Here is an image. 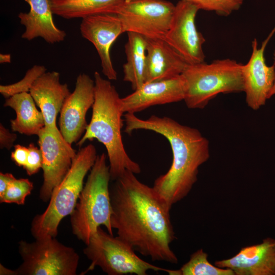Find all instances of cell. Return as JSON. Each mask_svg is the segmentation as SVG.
<instances>
[{"mask_svg":"<svg viewBox=\"0 0 275 275\" xmlns=\"http://www.w3.org/2000/svg\"><path fill=\"white\" fill-rule=\"evenodd\" d=\"M30 93L23 92L6 99L4 106L10 107L16 112V117L10 120L13 131L27 135L38 136L45 127L44 116L36 106Z\"/></svg>","mask_w":275,"mask_h":275,"instance_id":"cell-20","label":"cell"},{"mask_svg":"<svg viewBox=\"0 0 275 275\" xmlns=\"http://www.w3.org/2000/svg\"><path fill=\"white\" fill-rule=\"evenodd\" d=\"M95 100V82L86 73L76 78L74 91L66 100L60 112V131L70 145L78 142L88 124L86 114Z\"/></svg>","mask_w":275,"mask_h":275,"instance_id":"cell-12","label":"cell"},{"mask_svg":"<svg viewBox=\"0 0 275 275\" xmlns=\"http://www.w3.org/2000/svg\"><path fill=\"white\" fill-rule=\"evenodd\" d=\"M126 170L109 186L111 225L117 236L154 261L177 264L171 243L175 235L170 208L153 187Z\"/></svg>","mask_w":275,"mask_h":275,"instance_id":"cell-1","label":"cell"},{"mask_svg":"<svg viewBox=\"0 0 275 275\" xmlns=\"http://www.w3.org/2000/svg\"><path fill=\"white\" fill-rule=\"evenodd\" d=\"M97 155L92 144L76 153L69 171L53 189L46 209L35 215L32 221L31 232L35 239L57 236L61 221L74 209L84 186V178Z\"/></svg>","mask_w":275,"mask_h":275,"instance_id":"cell-5","label":"cell"},{"mask_svg":"<svg viewBox=\"0 0 275 275\" xmlns=\"http://www.w3.org/2000/svg\"><path fill=\"white\" fill-rule=\"evenodd\" d=\"M146 82L170 79L182 74L187 64L162 39L146 38Z\"/></svg>","mask_w":275,"mask_h":275,"instance_id":"cell-19","label":"cell"},{"mask_svg":"<svg viewBox=\"0 0 275 275\" xmlns=\"http://www.w3.org/2000/svg\"><path fill=\"white\" fill-rule=\"evenodd\" d=\"M124 132L143 129L163 136L171 146L172 163L168 172L154 181L153 188L170 208L187 196L198 180L199 167L209 157V142L197 129L168 117L152 115L142 119L134 113L124 115Z\"/></svg>","mask_w":275,"mask_h":275,"instance_id":"cell-2","label":"cell"},{"mask_svg":"<svg viewBox=\"0 0 275 275\" xmlns=\"http://www.w3.org/2000/svg\"><path fill=\"white\" fill-rule=\"evenodd\" d=\"M79 30L83 38L93 44L100 58L102 73L108 80L117 79L112 61L110 49L118 37L125 32L115 13H103L82 19Z\"/></svg>","mask_w":275,"mask_h":275,"instance_id":"cell-14","label":"cell"},{"mask_svg":"<svg viewBox=\"0 0 275 275\" xmlns=\"http://www.w3.org/2000/svg\"><path fill=\"white\" fill-rule=\"evenodd\" d=\"M125 0H49L53 14L66 19L115 13Z\"/></svg>","mask_w":275,"mask_h":275,"instance_id":"cell-22","label":"cell"},{"mask_svg":"<svg viewBox=\"0 0 275 275\" xmlns=\"http://www.w3.org/2000/svg\"><path fill=\"white\" fill-rule=\"evenodd\" d=\"M273 63L275 64V50L273 51ZM275 95V80L274 84L273 85V87L269 93V98H271L272 96Z\"/></svg>","mask_w":275,"mask_h":275,"instance_id":"cell-33","label":"cell"},{"mask_svg":"<svg viewBox=\"0 0 275 275\" xmlns=\"http://www.w3.org/2000/svg\"><path fill=\"white\" fill-rule=\"evenodd\" d=\"M186 90L182 74L162 80L145 82L131 94L121 98L124 113H135L156 105L183 101Z\"/></svg>","mask_w":275,"mask_h":275,"instance_id":"cell-15","label":"cell"},{"mask_svg":"<svg viewBox=\"0 0 275 275\" xmlns=\"http://www.w3.org/2000/svg\"><path fill=\"white\" fill-rule=\"evenodd\" d=\"M275 32V27L260 48L257 39L252 42V51L249 61L242 66L245 101L253 110L264 105L275 80V64L268 66L265 62L266 47Z\"/></svg>","mask_w":275,"mask_h":275,"instance_id":"cell-13","label":"cell"},{"mask_svg":"<svg viewBox=\"0 0 275 275\" xmlns=\"http://www.w3.org/2000/svg\"><path fill=\"white\" fill-rule=\"evenodd\" d=\"M83 250L84 254L91 261L85 274L98 266L108 275L135 274L146 275L148 270L164 271L166 269L154 265L138 257L133 248L118 236L98 228Z\"/></svg>","mask_w":275,"mask_h":275,"instance_id":"cell-7","label":"cell"},{"mask_svg":"<svg viewBox=\"0 0 275 275\" xmlns=\"http://www.w3.org/2000/svg\"><path fill=\"white\" fill-rule=\"evenodd\" d=\"M14 147V150L11 155V159L17 166L23 168L29 155L28 147L19 144L15 145Z\"/></svg>","mask_w":275,"mask_h":275,"instance_id":"cell-28","label":"cell"},{"mask_svg":"<svg viewBox=\"0 0 275 275\" xmlns=\"http://www.w3.org/2000/svg\"><path fill=\"white\" fill-rule=\"evenodd\" d=\"M208 254L201 249L193 253L189 261L178 269H168L170 275H234L233 270L214 266Z\"/></svg>","mask_w":275,"mask_h":275,"instance_id":"cell-23","label":"cell"},{"mask_svg":"<svg viewBox=\"0 0 275 275\" xmlns=\"http://www.w3.org/2000/svg\"><path fill=\"white\" fill-rule=\"evenodd\" d=\"M29 92L44 116L45 128L62 135L56 120L71 92L67 84L61 82L60 74L54 71L45 72L35 80Z\"/></svg>","mask_w":275,"mask_h":275,"instance_id":"cell-16","label":"cell"},{"mask_svg":"<svg viewBox=\"0 0 275 275\" xmlns=\"http://www.w3.org/2000/svg\"><path fill=\"white\" fill-rule=\"evenodd\" d=\"M17 139L15 133H11L9 130L0 124V148L9 150L13 146Z\"/></svg>","mask_w":275,"mask_h":275,"instance_id":"cell-29","label":"cell"},{"mask_svg":"<svg viewBox=\"0 0 275 275\" xmlns=\"http://www.w3.org/2000/svg\"><path fill=\"white\" fill-rule=\"evenodd\" d=\"M38 136L43 156V181L39 198L42 201L47 202L49 201L54 188L69 171L76 153L62 135L50 132L45 127Z\"/></svg>","mask_w":275,"mask_h":275,"instance_id":"cell-11","label":"cell"},{"mask_svg":"<svg viewBox=\"0 0 275 275\" xmlns=\"http://www.w3.org/2000/svg\"><path fill=\"white\" fill-rule=\"evenodd\" d=\"M95 100L92 114L84 135L77 145L80 147L87 140L96 139L107 151L111 180L121 176L126 170L137 174L141 172L140 165L128 156L122 141L121 130L124 113L121 98L110 80L104 79L95 71Z\"/></svg>","mask_w":275,"mask_h":275,"instance_id":"cell-3","label":"cell"},{"mask_svg":"<svg viewBox=\"0 0 275 275\" xmlns=\"http://www.w3.org/2000/svg\"><path fill=\"white\" fill-rule=\"evenodd\" d=\"M18 252L22 263L14 270L15 275H76L79 256L75 250L45 237L29 242L21 240Z\"/></svg>","mask_w":275,"mask_h":275,"instance_id":"cell-8","label":"cell"},{"mask_svg":"<svg viewBox=\"0 0 275 275\" xmlns=\"http://www.w3.org/2000/svg\"><path fill=\"white\" fill-rule=\"evenodd\" d=\"M46 72L43 65H35L26 72L23 77L14 84L0 86V93L6 99L14 95L30 92L35 80Z\"/></svg>","mask_w":275,"mask_h":275,"instance_id":"cell-24","label":"cell"},{"mask_svg":"<svg viewBox=\"0 0 275 275\" xmlns=\"http://www.w3.org/2000/svg\"><path fill=\"white\" fill-rule=\"evenodd\" d=\"M200 10L215 12L222 16H228L240 9L244 0H183Z\"/></svg>","mask_w":275,"mask_h":275,"instance_id":"cell-26","label":"cell"},{"mask_svg":"<svg viewBox=\"0 0 275 275\" xmlns=\"http://www.w3.org/2000/svg\"><path fill=\"white\" fill-rule=\"evenodd\" d=\"M146 39L132 32L127 33L125 45L127 62L123 65V80L130 83L135 91L146 82Z\"/></svg>","mask_w":275,"mask_h":275,"instance_id":"cell-21","label":"cell"},{"mask_svg":"<svg viewBox=\"0 0 275 275\" xmlns=\"http://www.w3.org/2000/svg\"><path fill=\"white\" fill-rule=\"evenodd\" d=\"M199 10L188 2L179 1L175 5L171 23L164 39L187 64L200 63L205 60L203 45L205 39L196 25Z\"/></svg>","mask_w":275,"mask_h":275,"instance_id":"cell-10","label":"cell"},{"mask_svg":"<svg viewBox=\"0 0 275 275\" xmlns=\"http://www.w3.org/2000/svg\"><path fill=\"white\" fill-rule=\"evenodd\" d=\"M214 264L236 275H275V239L268 237L261 243L242 248L234 256Z\"/></svg>","mask_w":275,"mask_h":275,"instance_id":"cell-17","label":"cell"},{"mask_svg":"<svg viewBox=\"0 0 275 275\" xmlns=\"http://www.w3.org/2000/svg\"><path fill=\"white\" fill-rule=\"evenodd\" d=\"M29 155L23 169L29 176L38 173L42 169L43 156L41 150L31 143L28 147Z\"/></svg>","mask_w":275,"mask_h":275,"instance_id":"cell-27","label":"cell"},{"mask_svg":"<svg viewBox=\"0 0 275 275\" xmlns=\"http://www.w3.org/2000/svg\"><path fill=\"white\" fill-rule=\"evenodd\" d=\"M15 178L11 173H0V197L4 195L9 184Z\"/></svg>","mask_w":275,"mask_h":275,"instance_id":"cell-30","label":"cell"},{"mask_svg":"<svg viewBox=\"0 0 275 275\" xmlns=\"http://www.w3.org/2000/svg\"><path fill=\"white\" fill-rule=\"evenodd\" d=\"M1 275H15L14 270L8 269L3 265H0Z\"/></svg>","mask_w":275,"mask_h":275,"instance_id":"cell-32","label":"cell"},{"mask_svg":"<svg viewBox=\"0 0 275 275\" xmlns=\"http://www.w3.org/2000/svg\"><path fill=\"white\" fill-rule=\"evenodd\" d=\"M24 1L30 9L28 12L18 15L25 28L21 38L31 41L40 37L51 44L64 41L67 34L56 25L49 0Z\"/></svg>","mask_w":275,"mask_h":275,"instance_id":"cell-18","label":"cell"},{"mask_svg":"<svg viewBox=\"0 0 275 275\" xmlns=\"http://www.w3.org/2000/svg\"><path fill=\"white\" fill-rule=\"evenodd\" d=\"M105 153L98 155L70 216L73 234L86 244L100 226L113 235L109 166Z\"/></svg>","mask_w":275,"mask_h":275,"instance_id":"cell-4","label":"cell"},{"mask_svg":"<svg viewBox=\"0 0 275 275\" xmlns=\"http://www.w3.org/2000/svg\"><path fill=\"white\" fill-rule=\"evenodd\" d=\"M175 7L166 0H125L115 14L121 20L125 32L164 40Z\"/></svg>","mask_w":275,"mask_h":275,"instance_id":"cell-9","label":"cell"},{"mask_svg":"<svg viewBox=\"0 0 275 275\" xmlns=\"http://www.w3.org/2000/svg\"><path fill=\"white\" fill-rule=\"evenodd\" d=\"M33 188V182L28 179L15 178L9 184L4 195L0 197V202L23 205Z\"/></svg>","mask_w":275,"mask_h":275,"instance_id":"cell-25","label":"cell"},{"mask_svg":"<svg viewBox=\"0 0 275 275\" xmlns=\"http://www.w3.org/2000/svg\"><path fill=\"white\" fill-rule=\"evenodd\" d=\"M11 62V56L8 53L0 54V63L6 64L10 63Z\"/></svg>","mask_w":275,"mask_h":275,"instance_id":"cell-31","label":"cell"},{"mask_svg":"<svg viewBox=\"0 0 275 275\" xmlns=\"http://www.w3.org/2000/svg\"><path fill=\"white\" fill-rule=\"evenodd\" d=\"M243 64L230 59L187 64L182 73L184 101L190 109H203L219 94L243 92Z\"/></svg>","mask_w":275,"mask_h":275,"instance_id":"cell-6","label":"cell"}]
</instances>
